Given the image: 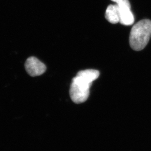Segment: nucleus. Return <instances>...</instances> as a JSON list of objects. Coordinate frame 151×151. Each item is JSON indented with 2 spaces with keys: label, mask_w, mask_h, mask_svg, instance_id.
<instances>
[{
  "label": "nucleus",
  "mask_w": 151,
  "mask_h": 151,
  "mask_svg": "<svg viewBox=\"0 0 151 151\" xmlns=\"http://www.w3.org/2000/svg\"><path fill=\"white\" fill-rule=\"evenodd\" d=\"M99 75V70L93 69L79 71L73 78L70 87V96L72 101L76 104L85 102L90 95V87Z\"/></svg>",
  "instance_id": "f257e3e1"
},
{
  "label": "nucleus",
  "mask_w": 151,
  "mask_h": 151,
  "mask_svg": "<svg viewBox=\"0 0 151 151\" xmlns=\"http://www.w3.org/2000/svg\"><path fill=\"white\" fill-rule=\"evenodd\" d=\"M151 37V20H141L132 28L129 37L130 46L135 51L142 50L147 46Z\"/></svg>",
  "instance_id": "f03ea898"
},
{
  "label": "nucleus",
  "mask_w": 151,
  "mask_h": 151,
  "mask_svg": "<svg viewBox=\"0 0 151 151\" xmlns=\"http://www.w3.org/2000/svg\"><path fill=\"white\" fill-rule=\"evenodd\" d=\"M24 67L27 73L32 77L40 76L46 71V65L35 57H29L26 60Z\"/></svg>",
  "instance_id": "7ed1b4c3"
},
{
  "label": "nucleus",
  "mask_w": 151,
  "mask_h": 151,
  "mask_svg": "<svg viewBox=\"0 0 151 151\" xmlns=\"http://www.w3.org/2000/svg\"><path fill=\"white\" fill-rule=\"evenodd\" d=\"M118 7L119 10V23L125 26L133 24L134 23V18L131 8L124 6H118Z\"/></svg>",
  "instance_id": "20e7f679"
},
{
  "label": "nucleus",
  "mask_w": 151,
  "mask_h": 151,
  "mask_svg": "<svg viewBox=\"0 0 151 151\" xmlns=\"http://www.w3.org/2000/svg\"><path fill=\"white\" fill-rule=\"evenodd\" d=\"M105 18L111 24L119 23V10L117 4H110L107 7Z\"/></svg>",
  "instance_id": "39448f33"
},
{
  "label": "nucleus",
  "mask_w": 151,
  "mask_h": 151,
  "mask_svg": "<svg viewBox=\"0 0 151 151\" xmlns=\"http://www.w3.org/2000/svg\"><path fill=\"white\" fill-rule=\"evenodd\" d=\"M116 3L118 6H127L131 8V4L129 0H111Z\"/></svg>",
  "instance_id": "423d86ee"
}]
</instances>
